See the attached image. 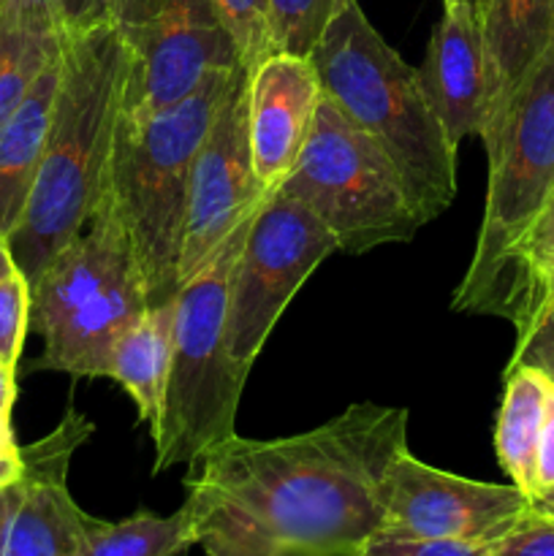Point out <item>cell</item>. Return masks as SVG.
<instances>
[{
  "label": "cell",
  "instance_id": "cell-14",
  "mask_svg": "<svg viewBox=\"0 0 554 556\" xmlns=\"http://www.w3.org/2000/svg\"><path fill=\"white\" fill-rule=\"evenodd\" d=\"M418 76L451 144L459 150L467 136L481 139L492 109V74L481 16L473 5L443 3Z\"/></svg>",
  "mask_w": 554,
  "mask_h": 556
},
{
  "label": "cell",
  "instance_id": "cell-15",
  "mask_svg": "<svg viewBox=\"0 0 554 556\" xmlns=\"http://www.w3.org/2000/svg\"><path fill=\"white\" fill-rule=\"evenodd\" d=\"M451 309L498 315L508 320L516 340L530 334L554 309V190L536 220L500 255L481 282L456 288Z\"/></svg>",
  "mask_w": 554,
  "mask_h": 556
},
{
  "label": "cell",
  "instance_id": "cell-12",
  "mask_svg": "<svg viewBox=\"0 0 554 556\" xmlns=\"http://www.w3.org/2000/svg\"><path fill=\"white\" fill-rule=\"evenodd\" d=\"M92 429L68 407L47 438L22 448V476L3 489L0 556H87V514L68 492V467Z\"/></svg>",
  "mask_w": 554,
  "mask_h": 556
},
{
  "label": "cell",
  "instance_id": "cell-32",
  "mask_svg": "<svg viewBox=\"0 0 554 556\" xmlns=\"http://www.w3.org/2000/svg\"><path fill=\"white\" fill-rule=\"evenodd\" d=\"M22 476V448L0 440V489L11 486Z\"/></svg>",
  "mask_w": 554,
  "mask_h": 556
},
{
  "label": "cell",
  "instance_id": "cell-19",
  "mask_svg": "<svg viewBox=\"0 0 554 556\" xmlns=\"http://www.w3.org/2000/svg\"><path fill=\"white\" fill-rule=\"evenodd\" d=\"M58 79L60 58L38 76L20 106L9 117L0 119V233L9 239L25 215L33 182L41 166Z\"/></svg>",
  "mask_w": 554,
  "mask_h": 556
},
{
  "label": "cell",
  "instance_id": "cell-3",
  "mask_svg": "<svg viewBox=\"0 0 554 556\" xmlns=\"http://www.w3.org/2000/svg\"><path fill=\"white\" fill-rule=\"evenodd\" d=\"M244 71H212L174 106L147 114L119 112L114 123L96 210L106 212L123 231L150 304L166 302L177 291L196 155Z\"/></svg>",
  "mask_w": 554,
  "mask_h": 556
},
{
  "label": "cell",
  "instance_id": "cell-27",
  "mask_svg": "<svg viewBox=\"0 0 554 556\" xmlns=\"http://www.w3.org/2000/svg\"><path fill=\"white\" fill-rule=\"evenodd\" d=\"M348 556H492V543L438 541V538L400 535L391 530H375L356 552Z\"/></svg>",
  "mask_w": 554,
  "mask_h": 556
},
{
  "label": "cell",
  "instance_id": "cell-24",
  "mask_svg": "<svg viewBox=\"0 0 554 556\" xmlns=\"http://www.w3.org/2000/svg\"><path fill=\"white\" fill-rule=\"evenodd\" d=\"M340 3L342 0H269L275 49L310 58Z\"/></svg>",
  "mask_w": 554,
  "mask_h": 556
},
{
  "label": "cell",
  "instance_id": "cell-8",
  "mask_svg": "<svg viewBox=\"0 0 554 556\" xmlns=\"http://www.w3.org/2000/svg\"><path fill=\"white\" fill-rule=\"evenodd\" d=\"M125 54L123 112L174 106L221 68H244L212 0H103Z\"/></svg>",
  "mask_w": 554,
  "mask_h": 556
},
{
  "label": "cell",
  "instance_id": "cell-29",
  "mask_svg": "<svg viewBox=\"0 0 554 556\" xmlns=\"http://www.w3.org/2000/svg\"><path fill=\"white\" fill-rule=\"evenodd\" d=\"M492 556H554V519L530 510L492 543Z\"/></svg>",
  "mask_w": 554,
  "mask_h": 556
},
{
  "label": "cell",
  "instance_id": "cell-17",
  "mask_svg": "<svg viewBox=\"0 0 554 556\" xmlns=\"http://www.w3.org/2000/svg\"><path fill=\"white\" fill-rule=\"evenodd\" d=\"M130 269H136V261L123 231L106 212L96 210L92 220L60 248L30 286V326L43 337L81 302Z\"/></svg>",
  "mask_w": 554,
  "mask_h": 556
},
{
  "label": "cell",
  "instance_id": "cell-28",
  "mask_svg": "<svg viewBox=\"0 0 554 556\" xmlns=\"http://www.w3.org/2000/svg\"><path fill=\"white\" fill-rule=\"evenodd\" d=\"M0 11L71 33L101 22L103 0H0Z\"/></svg>",
  "mask_w": 554,
  "mask_h": 556
},
{
  "label": "cell",
  "instance_id": "cell-37",
  "mask_svg": "<svg viewBox=\"0 0 554 556\" xmlns=\"http://www.w3.org/2000/svg\"><path fill=\"white\" fill-rule=\"evenodd\" d=\"M0 440H3V443H16L14 429H11V413L3 410H0Z\"/></svg>",
  "mask_w": 554,
  "mask_h": 556
},
{
  "label": "cell",
  "instance_id": "cell-36",
  "mask_svg": "<svg viewBox=\"0 0 554 556\" xmlns=\"http://www.w3.org/2000/svg\"><path fill=\"white\" fill-rule=\"evenodd\" d=\"M530 510L532 514H541V516H549V519H554V486L538 492L536 497L530 500Z\"/></svg>",
  "mask_w": 554,
  "mask_h": 556
},
{
  "label": "cell",
  "instance_id": "cell-35",
  "mask_svg": "<svg viewBox=\"0 0 554 556\" xmlns=\"http://www.w3.org/2000/svg\"><path fill=\"white\" fill-rule=\"evenodd\" d=\"M14 271H22V269L14 258V250H11V239L0 233V280L11 277Z\"/></svg>",
  "mask_w": 554,
  "mask_h": 556
},
{
  "label": "cell",
  "instance_id": "cell-23",
  "mask_svg": "<svg viewBox=\"0 0 554 556\" xmlns=\"http://www.w3.org/2000/svg\"><path fill=\"white\" fill-rule=\"evenodd\" d=\"M87 556H179L196 546V530L185 505L168 516L136 510L123 521L87 514Z\"/></svg>",
  "mask_w": 554,
  "mask_h": 556
},
{
  "label": "cell",
  "instance_id": "cell-5",
  "mask_svg": "<svg viewBox=\"0 0 554 556\" xmlns=\"http://www.w3.org/2000/svg\"><path fill=\"white\" fill-rule=\"evenodd\" d=\"M261 206V204H259ZM255 206L212 258L174 291L172 362L161 418L152 429V472L196 467L210 451L234 438L244 372L228 348V286Z\"/></svg>",
  "mask_w": 554,
  "mask_h": 556
},
{
  "label": "cell",
  "instance_id": "cell-7",
  "mask_svg": "<svg viewBox=\"0 0 554 556\" xmlns=\"http://www.w3.org/2000/svg\"><path fill=\"white\" fill-rule=\"evenodd\" d=\"M481 141L489 157L487 201L470 266L456 288L481 282L552 195L554 47L527 74L494 128Z\"/></svg>",
  "mask_w": 554,
  "mask_h": 556
},
{
  "label": "cell",
  "instance_id": "cell-6",
  "mask_svg": "<svg viewBox=\"0 0 554 556\" xmlns=\"http://www.w3.org/2000/svg\"><path fill=\"white\" fill-rule=\"evenodd\" d=\"M277 190L307 206L345 253L411 242L427 226L394 161L326 98L302 155Z\"/></svg>",
  "mask_w": 554,
  "mask_h": 556
},
{
  "label": "cell",
  "instance_id": "cell-11",
  "mask_svg": "<svg viewBox=\"0 0 554 556\" xmlns=\"http://www.w3.org/2000/svg\"><path fill=\"white\" fill-rule=\"evenodd\" d=\"M244 81L248 71L228 92L196 155L179 248L177 288L179 282L193 277L226 242L239 220H244L269 195V190L261 188L253 168Z\"/></svg>",
  "mask_w": 554,
  "mask_h": 556
},
{
  "label": "cell",
  "instance_id": "cell-18",
  "mask_svg": "<svg viewBox=\"0 0 554 556\" xmlns=\"http://www.w3.org/2000/svg\"><path fill=\"white\" fill-rule=\"evenodd\" d=\"M478 16L492 74L487 136L527 74L554 47V0H483Z\"/></svg>",
  "mask_w": 554,
  "mask_h": 556
},
{
  "label": "cell",
  "instance_id": "cell-22",
  "mask_svg": "<svg viewBox=\"0 0 554 556\" xmlns=\"http://www.w3.org/2000/svg\"><path fill=\"white\" fill-rule=\"evenodd\" d=\"M68 33L0 11V119L9 117L38 76L58 63Z\"/></svg>",
  "mask_w": 554,
  "mask_h": 556
},
{
  "label": "cell",
  "instance_id": "cell-31",
  "mask_svg": "<svg viewBox=\"0 0 554 556\" xmlns=\"http://www.w3.org/2000/svg\"><path fill=\"white\" fill-rule=\"evenodd\" d=\"M554 486V383L549 380L546 391V410H543L541 440H538V459H536V494L543 489Z\"/></svg>",
  "mask_w": 554,
  "mask_h": 556
},
{
  "label": "cell",
  "instance_id": "cell-2",
  "mask_svg": "<svg viewBox=\"0 0 554 556\" xmlns=\"http://www.w3.org/2000/svg\"><path fill=\"white\" fill-rule=\"evenodd\" d=\"M128 54L106 20L71 30L60 54L52 123L11 250L27 282L87 223L101 195L114 123L123 112Z\"/></svg>",
  "mask_w": 554,
  "mask_h": 556
},
{
  "label": "cell",
  "instance_id": "cell-38",
  "mask_svg": "<svg viewBox=\"0 0 554 556\" xmlns=\"http://www.w3.org/2000/svg\"><path fill=\"white\" fill-rule=\"evenodd\" d=\"M443 3H467V5H473V9H476V14H481L483 0H443Z\"/></svg>",
  "mask_w": 554,
  "mask_h": 556
},
{
  "label": "cell",
  "instance_id": "cell-39",
  "mask_svg": "<svg viewBox=\"0 0 554 556\" xmlns=\"http://www.w3.org/2000/svg\"><path fill=\"white\" fill-rule=\"evenodd\" d=\"M0 527H3V489H0Z\"/></svg>",
  "mask_w": 554,
  "mask_h": 556
},
{
  "label": "cell",
  "instance_id": "cell-21",
  "mask_svg": "<svg viewBox=\"0 0 554 556\" xmlns=\"http://www.w3.org/2000/svg\"><path fill=\"white\" fill-rule=\"evenodd\" d=\"M503 378L505 391L494 427V454L508 481L532 500L549 380L530 367L508 369Z\"/></svg>",
  "mask_w": 554,
  "mask_h": 556
},
{
  "label": "cell",
  "instance_id": "cell-26",
  "mask_svg": "<svg viewBox=\"0 0 554 556\" xmlns=\"http://www.w3.org/2000/svg\"><path fill=\"white\" fill-rule=\"evenodd\" d=\"M30 282L22 271L0 280V362L16 367L30 329Z\"/></svg>",
  "mask_w": 554,
  "mask_h": 556
},
{
  "label": "cell",
  "instance_id": "cell-13",
  "mask_svg": "<svg viewBox=\"0 0 554 556\" xmlns=\"http://www.w3.org/2000/svg\"><path fill=\"white\" fill-rule=\"evenodd\" d=\"M244 96L255 177L272 193L291 174L313 134L324 101L318 71L304 54L277 49L248 68Z\"/></svg>",
  "mask_w": 554,
  "mask_h": 556
},
{
  "label": "cell",
  "instance_id": "cell-25",
  "mask_svg": "<svg viewBox=\"0 0 554 556\" xmlns=\"http://www.w3.org/2000/svg\"><path fill=\"white\" fill-rule=\"evenodd\" d=\"M212 5L231 33L244 68H253L266 54L277 52L272 38L269 0H212Z\"/></svg>",
  "mask_w": 554,
  "mask_h": 556
},
{
  "label": "cell",
  "instance_id": "cell-9",
  "mask_svg": "<svg viewBox=\"0 0 554 556\" xmlns=\"http://www.w3.org/2000/svg\"><path fill=\"white\" fill-rule=\"evenodd\" d=\"M337 250V239L297 199L272 190L261 201L228 286V348L244 372L299 288Z\"/></svg>",
  "mask_w": 554,
  "mask_h": 556
},
{
  "label": "cell",
  "instance_id": "cell-33",
  "mask_svg": "<svg viewBox=\"0 0 554 556\" xmlns=\"http://www.w3.org/2000/svg\"><path fill=\"white\" fill-rule=\"evenodd\" d=\"M206 556H324L310 552H261V548H234V546H201Z\"/></svg>",
  "mask_w": 554,
  "mask_h": 556
},
{
  "label": "cell",
  "instance_id": "cell-30",
  "mask_svg": "<svg viewBox=\"0 0 554 556\" xmlns=\"http://www.w3.org/2000/svg\"><path fill=\"white\" fill-rule=\"evenodd\" d=\"M516 367L536 369V372H541L543 378L554 383V309L530 331V334L516 340L505 372Z\"/></svg>",
  "mask_w": 554,
  "mask_h": 556
},
{
  "label": "cell",
  "instance_id": "cell-20",
  "mask_svg": "<svg viewBox=\"0 0 554 556\" xmlns=\"http://www.w3.org/2000/svg\"><path fill=\"white\" fill-rule=\"evenodd\" d=\"M172 329H174V296L155 302L147 313L119 337L112 353L106 378L117 380L125 394L134 400L139 421L147 429L158 427L166 394L168 362H172Z\"/></svg>",
  "mask_w": 554,
  "mask_h": 556
},
{
  "label": "cell",
  "instance_id": "cell-10",
  "mask_svg": "<svg viewBox=\"0 0 554 556\" xmlns=\"http://www.w3.org/2000/svg\"><path fill=\"white\" fill-rule=\"evenodd\" d=\"M380 530L438 541L494 543L530 514L514 483H483L438 470L400 451L380 486Z\"/></svg>",
  "mask_w": 554,
  "mask_h": 556
},
{
  "label": "cell",
  "instance_id": "cell-1",
  "mask_svg": "<svg viewBox=\"0 0 554 556\" xmlns=\"http://www.w3.org/2000/svg\"><path fill=\"white\" fill-rule=\"evenodd\" d=\"M405 407L348 405L302 434L228 438L185 478L196 546L348 556L380 530V486L407 448Z\"/></svg>",
  "mask_w": 554,
  "mask_h": 556
},
{
  "label": "cell",
  "instance_id": "cell-4",
  "mask_svg": "<svg viewBox=\"0 0 554 556\" xmlns=\"http://www.w3.org/2000/svg\"><path fill=\"white\" fill-rule=\"evenodd\" d=\"M310 60L326 101L394 161L424 223L443 215L456 199V147L418 68L386 43L358 0H342Z\"/></svg>",
  "mask_w": 554,
  "mask_h": 556
},
{
  "label": "cell",
  "instance_id": "cell-34",
  "mask_svg": "<svg viewBox=\"0 0 554 556\" xmlns=\"http://www.w3.org/2000/svg\"><path fill=\"white\" fill-rule=\"evenodd\" d=\"M16 400V367L0 362V410L11 413Z\"/></svg>",
  "mask_w": 554,
  "mask_h": 556
},
{
  "label": "cell",
  "instance_id": "cell-16",
  "mask_svg": "<svg viewBox=\"0 0 554 556\" xmlns=\"http://www.w3.org/2000/svg\"><path fill=\"white\" fill-rule=\"evenodd\" d=\"M150 307V293L136 269L119 275L112 286L81 302L54 329L43 334V353L36 369L106 378L119 337Z\"/></svg>",
  "mask_w": 554,
  "mask_h": 556
}]
</instances>
